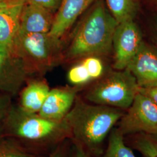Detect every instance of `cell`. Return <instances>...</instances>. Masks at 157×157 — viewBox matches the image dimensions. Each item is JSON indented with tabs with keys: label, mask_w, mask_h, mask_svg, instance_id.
<instances>
[{
	"label": "cell",
	"mask_w": 157,
	"mask_h": 157,
	"mask_svg": "<svg viewBox=\"0 0 157 157\" xmlns=\"http://www.w3.org/2000/svg\"><path fill=\"white\" fill-rule=\"evenodd\" d=\"M155 1H157V0H155Z\"/></svg>",
	"instance_id": "30"
},
{
	"label": "cell",
	"mask_w": 157,
	"mask_h": 157,
	"mask_svg": "<svg viewBox=\"0 0 157 157\" xmlns=\"http://www.w3.org/2000/svg\"><path fill=\"white\" fill-rule=\"evenodd\" d=\"M118 24L104 0H97L75 30L65 58L74 60L108 55L112 51L113 36Z\"/></svg>",
	"instance_id": "2"
},
{
	"label": "cell",
	"mask_w": 157,
	"mask_h": 157,
	"mask_svg": "<svg viewBox=\"0 0 157 157\" xmlns=\"http://www.w3.org/2000/svg\"><path fill=\"white\" fill-rule=\"evenodd\" d=\"M25 2V0H0V4L6 6H13Z\"/></svg>",
	"instance_id": "26"
},
{
	"label": "cell",
	"mask_w": 157,
	"mask_h": 157,
	"mask_svg": "<svg viewBox=\"0 0 157 157\" xmlns=\"http://www.w3.org/2000/svg\"><path fill=\"white\" fill-rule=\"evenodd\" d=\"M0 157H37L27 151L13 138L0 137Z\"/></svg>",
	"instance_id": "18"
},
{
	"label": "cell",
	"mask_w": 157,
	"mask_h": 157,
	"mask_svg": "<svg viewBox=\"0 0 157 157\" xmlns=\"http://www.w3.org/2000/svg\"><path fill=\"white\" fill-rule=\"evenodd\" d=\"M124 110L95 104L76 98L65 117L75 143L91 156L103 154L107 136L124 115Z\"/></svg>",
	"instance_id": "1"
},
{
	"label": "cell",
	"mask_w": 157,
	"mask_h": 157,
	"mask_svg": "<svg viewBox=\"0 0 157 157\" xmlns=\"http://www.w3.org/2000/svg\"><path fill=\"white\" fill-rule=\"evenodd\" d=\"M82 64L87 69L91 80L101 78L104 72V65L101 59L97 56L85 57Z\"/></svg>",
	"instance_id": "20"
},
{
	"label": "cell",
	"mask_w": 157,
	"mask_h": 157,
	"mask_svg": "<svg viewBox=\"0 0 157 157\" xmlns=\"http://www.w3.org/2000/svg\"><path fill=\"white\" fill-rule=\"evenodd\" d=\"M69 83L76 86L86 84L91 80L87 69L81 62L71 67L67 72Z\"/></svg>",
	"instance_id": "19"
},
{
	"label": "cell",
	"mask_w": 157,
	"mask_h": 157,
	"mask_svg": "<svg viewBox=\"0 0 157 157\" xmlns=\"http://www.w3.org/2000/svg\"><path fill=\"white\" fill-rule=\"evenodd\" d=\"M106 4L119 23L134 21L139 11L140 0H106Z\"/></svg>",
	"instance_id": "15"
},
{
	"label": "cell",
	"mask_w": 157,
	"mask_h": 157,
	"mask_svg": "<svg viewBox=\"0 0 157 157\" xmlns=\"http://www.w3.org/2000/svg\"><path fill=\"white\" fill-rule=\"evenodd\" d=\"M102 157H136L133 152L126 145L122 135L117 128L109 133L107 149Z\"/></svg>",
	"instance_id": "16"
},
{
	"label": "cell",
	"mask_w": 157,
	"mask_h": 157,
	"mask_svg": "<svg viewBox=\"0 0 157 157\" xmlns=\"http://www.w3.org/2000/svg\"><path fill=\"white\" fill-rule=\"evenodd\" d=\"M78 89L56 88L50 90L39 112L40 116L52 121H62L77 98Z\"/></svg>",
	"instance_id": "10"
},
{
	"label": "cell",
	"mask_w": 157,
	"mask_h": 157,
	"mask_svg": "<svg viewBox=\"0 0 157 157\" xmlns=\"http://www.w3.org/2000/svg\"><path fill=\"white\" fill-rule=\"evenodd\" d=\"M139 92L146 95L157 106V83L148 87L139 88Z\"/></svg>",
	"instance_id": "23"
},
{
	"label": "cell",
	"mask_w": 157,
	"mask_h": 157,
	"mask_svg": "<svg viewBox=\"0 0 157 157\" xmlns=\"http://www.w3.org/2000/svg\"><path fill=\"white\" fill-rule=\"evenodd\" d=\"M25 1L26 3L43 7L56 13L61 0H25Z\"/></svg>",
	"instance_id": "22"
},
{
	"label": "cell",
	"mask_w": 157,
	"mask_h": 157,
	"mask_svg": "<svg viewBox=\"0 0 157 157\" xmlns=\"http://www.w3.org/2000/svg\"><path fill=\"white\" fill-rule=\"evenodd\" d=\"M151 136L152 137L157 141V128L156 129V130H155V132H154L152 135H151Z\"/></svg>",
	"instance_id": "27"
},
{
	"label": "cell",
	"mask_w": 157,
	"mask_h": 157,
	"mask_svg": "<svg viewBox=\"0 0 157 157\" xmlns=\"http://www.w3.org/2000/svg\"><path fill=\"white\" fill-rule=\"evenodd\" d=\"M13 52L22 59L29 73L41 72L52 67L62 58V44L48 33H19Z\"/></svg>",
	"instance_id": "5"
},
{
	"label": "cell",
	"mask_w": 157,
	"mask_h": 157,
	"mask_svg": "<svg viewBox=\"0 0 157 157\" xmlns=\"http://www.w3.org/2000/svg\"><path fill=\"white\" fill-rule=\"evenodd\" d=\"M50 90L48 85L43 80L29 82L21 91L19 106L27 112L38 113Z\"/></svg>",
	"instance_id": "14"
},
{
	"label": "cell",
	"mask_w": 157,
	"mask_h": 157,
	"mask_svg": "<svg viewBox=\"0 0 157 157\" xmlns=\"http://www.w3.org/2000/svg\"><path fill=\"white\" fill-rule=\"evenodd\" d=\"M139 86L128 69L111 72L100 78L87 91L90 103L127 110L132 105Z\"/></svg>",
	"instance_id": "4"
},
{
	"label": "cell",
	"mask_w": 157,
	"mask_h": 157,
	"mask_svg": "<svg viewBox=\"0 0 157 157\" xmlns=\"http://www.w3.org/2000/svg\"><path fill=\"white\" fill-rule=\"evenodd\" d=\"M132 136V144L144 157H157V141L151 135L137 133Z\"/></svg>",
	"instance_id": "17"
},
{
	"label": "cell",
	"mask_w": 157,
	"mask_h": 157,
	"mask_svg": "<svg viewBox=\"0 0 157 157\" xmlns=\"http://www.w3.org/2000/svg\"><path fill=\"white\" fill-rule=\"evenodd\" d=\"M12 105L11 96L0 94V137L3 136L6 119Z\"/></svg>",
	"instance_id": "21"
},
{
	"label": "cell",
	"mask_w": 157,
	"mask_h": 157,
	"mask_svg": "<svg viewBox=\"0 0 157 157\" xmlns=\"http://www.w3.org/2000/svg\"><path fill=\"white\" fill-rule=\"evenodd\" d=\"M8 6H6V5H4V4H0V10H1L2 9H3V8H6V7Z\"/></svg>",
	"instance_id": "28"
},
{
	"label": "cell",
	"mask_w": 157,
	"mask_h": 157,
	"mask_svg": "<svg viewBox=\"0 0 157 157\" xmlns=\"http://www.w3.org/2000/svg\"><path fill=\"white\" fill-rule=\"evenodd\" d=\"M143 41L140 29L134 21L119 23L112 39L113 67L118 71L126 69Z\"/></svg>",
	"instance_id": "7"
},
{
	"label": "cell",
	"mask_w": 157,
	"mask_h": 157,
	"mask_svg": "<svg viewBox=\"0 0 157 157\" xmlns=\"http://www.w3.org/2000/svg\"><path fill=\"white\" fill-rule=\"evenodd\" d=\"M92 156L86 151L84 148L76 143L74 142L72 152L69 157H91Z\"/></svg>",
	"instance_id": "24"
},
{
	"label": "cell",
	"mask_w": 157,
	"mask_h": 157,
	"mask_svg": "<svg viewBox=\"0 0 157 157\" xmlns=\"http://www.w3.org/2000/svg\"><path fill=\"white\" fill-rule=\"evenodd\" d=\"M97 0H61L49 33L61 39L78 17Z\"/></svg>",
	"instance_id": "11"
},
{
	"label": "cell",
	"mask_w": 157,
	"mask_h": 157,
	"mask_svg": "<svg viewBox=\"0 0 157 157\" xmlns=\"http://www.w3.org/2000/svg\"><path fill=\"white\" fill-rule=\"evenodd\" d=\"M155 34H156L157 40V19L156 21V22H155Z\"/></svg>",
	"instance_id": "29"
},
{
	"label": "cell",
	"mask_w": 157,
	"mask_h": 157,
	"mask_svg": "<svg viewBox=\"0 0 157 157\" xmlns=\"http://www.w3.org/2000/svg\"><path fill=\"white\" fill-rule=\"evenodd\" d=\"M118 124L117 128L124 136L142 133L152 135L157 128V106L139 92Z\"/></svg>",
	"instance_id": "6"
},
{
	"label": "cell",
	"mask_w": 157,
	"mask_h": 157,
	"mask_svg": "<svg viewBox=\"0 0 157 157\" xmlns=\"http://www.w3.org/2000/svg\"><path fill=\"white\" fill-rule=\"evenodd\" d=\"M30 74L25 64L12 51L0 49V94L17 93Z\"/></svg>",
	"instance_id": "8"
},
{
	"label": "cell",
	"mask_w": 157,
	"mask_h": 157,
	"mask_svg": "<svg viewBox=\"0 0 157 157\" xmlns=\"http://www.w3.org/2000/svg\"><path fill=\"white\" fill-rule=\"evenodd\" d=\"M134 76L139 88L157 83V50L144 41L126 67Z\"/></svg>",
	"instance_id": "9"
},
{
	"label": "cell",
	"mask_w": 157,
	"mask_h": 157,
	"mask_svg": "<svg viewBox=\"0 0 157 157\" xmlns=\"http://www.w3.org/2000/svg\"><path fill=\"white\" fill-rule=\"evenodd\" d=\"M2 136L34 145L45 146L71 137V133L65 119L52 121L39 113L27 112L19 105H12L6 119Z\"/></svg>",
	"instance_id": "3"
},
{
	"label": "cell",
	"mask_w": 157,
	"mask_h": 157,
	"mask_svg": "<svg viewBox=\"0 0 157 157\" xmlns=\"http://www.w3.org/2000/svg\"><path fill=\"white\" fill-rule=\"evenodd\" d=\"M48 157H66L65 148L62 147H58L56 150L52 152Z\"/></svg>",
	"instance_id": "25"
},
{
	"label": "cell",
	"mask_w": 157,
	"mask_h": 157,
	"mask_svg": "<svg viewBox=\"0 0 157 157\" xmlns=\"http://www.w3.org/2000/svg\"><path fill=\"white\" fill-rule=\"evenodd\" d=\"M24 4L8 6L0 10V49L13 51Z\"/></svg>",
	"instance_id": "13"
},
{
	"label": "cell",
	"mask_w": 157,
	"mask_h": 157,
	"mask_svg": "<svg viewBox=\"0 0 157 157\" xmlns=\"http://www.w3.org/2000/svg\"><path fill=\"white\" fill-rule=\"evenodd\" d=\"M55 13L40 6L25 2L20 19L19 33H48L52 27Z\"/></svg>",
	"instance_id": "12"
}]
</instances>
